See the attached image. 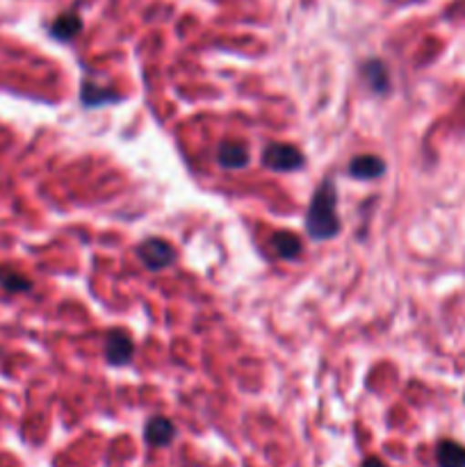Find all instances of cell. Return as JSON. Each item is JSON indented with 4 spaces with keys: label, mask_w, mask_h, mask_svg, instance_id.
I'll list each match as a JSON object with an SVG mask.
<instances>
[{
    "label": "cell",
    "mask_w": 465,
    "mask_h": 467,
    "mask_svg": "<svg viewBox=\"0 0 465 467\" xmlns=\"http://www.w3.org/2000/svg\"><path fill=\"white\" fill-rule=\"evenodd\" d=\"M337 192L331 181H324L317 187L305 214V231L313 240H331L340 233V219L336 214Z\"/></svg>",
    "instance_id": "obj_1"
},
{
    "label": "cell",
    "mask_w": 465,
    "mask_h": 467,
    "mask_svg": "<svg viewBox=\"0 0 465 467\" xmlns=\"http://www.w3.org/2000/svg\"><path fill=\"white\" fill-rule=\"evenodd\" d=\"M137 255L150 272H162V269L171 267L176 263V249L169 242L158 240V237H149V240L141 242L137 246Z\"/></svg>",
    "instance_id": "obj_2"
},
{
    "label": "cell",
    "mask_w": 465,
    "mask_h": 467,
    "mask_svg": "<svg viewBox=\"0 0 465 467\" xmlns=\"http://www.w3.org/2000/svg\"><path fill=\"white\" fill-rule=\"evenodd\" d=\"M304 153L292 144H269L263 150V164L272 171H296L304 167Z\"/></svg>",
    "instance_id": "obj_3"
},
{
    "label": "cell",
    "mask_w": 465,
    "mask_h": 467,
    "mask_svg": "<svg viewBox=\"0 0 465 467\" xmlns=\"http://www.w3.org/2000/svg\"><path fill=\"white\" fill-rule=\"evenodd\" d=\"M132 354H135V347L128 333L112 328V331L105 333V358L109 365H126L130 363Z\"/></svg>",
    "instance_id": "obj_4"
},
{
    "label": "cell",
    "mask_w": 465,
    "mask_h": 467,
    "mask_svg": "<svg viewBox=\"0 0 465 467\" xmlns=\"http://www.w3.org/2000/svg\"><path fill=\"white\" fill-rule=\"evenodd\" d=\"M144 438L149 445L167 447L171 445L173 438H176V427H173L167 418H150L149 422H146Z\"/></svg>",
    "instance_id": "obj_5"
},
{
    "label": "cell",
    "mask_w": 465,
    "mask_h": 467,
    "mask_svg": "<svg viewBox=\"0 0 465 467\" xmlns=\"http://www.w3.org/2000/svg\"><path fill=\"white\" fill-rule=\"evenodd\" d=\"M383 171H386V164L377 155H358L349 164V173L360 181H372V178L383 176Z\"/></svg>",
    "instance_id": "obj_6"
},
{
    "label": "cell",
    "mask_w": 465,
    "mask_h": 467,
    "mask_svg": "<svg viewBox=\"0 0 465 467\" xmlns=\"http://www.w3.org/2000/svg\"><path fill=\"white\" fill-rule=\"evenodd\" d=\"M82 18L76 12H64L50 23V35L57 41H71L73 36L80 35Z\"/></svg>",
    "instance_id": "obj_7"
},
{
    "label": "cell",
    "mask_w": 465,
    "mask_h": 467,
    "mask_svg": "<svg viewBox=\"0 0 465 467\" xmlns=\"http://www.w3.org/2000/svg\"><path fill=\"white\" fill-rule=\"evenodd\" d=\"M217 162L223 169H244L249 164V150L242 144H232V141H223L217 149Z\"/></svg>",
    "instance_id": "obj_8"
},
{
    "label": "cell",
    "mask_w": 465,
    "mask_h": 467,
    "mask_svg": "<svg viewBox=\"0 0 465 467\" xmlns=\"http://www.w3.org/2000/svg\"><path fill=\"white\" fill-rule=\"evenodd\" d=\"M360 73H363L365 82H367V85L372 87V91H377V94H386L388 87H390V78H388L386 64L378 62V59H369V62H365L363 68H360Z\"/></svg>",
    "instance_id": "obj_9"
},
{
    "label": "cell",
    "mask_w": 465,
    "mask_h": 467,
    "mask_svg": "<svg viewBox=\"0 0 465 467\" xmlns=\"http://www.w3.org/2000/svg\"><path fill=\"white\" fill-rule=\"evenodd\" d=\"M438 467H465V447L454 441H442L436 447Z\"/></svg>",
    "instance_id": "obj_10"
},
{
    "label": "cell",
    "mask_w": 465,
    "mask_h": 467,
    "mask_svg": "<svg viewBox=\"0 0 465 467\" xmlns=\"http://www.w3.org/2000/svg\"><path fill=\"white\" fill-rule=\"evenodd\" d=\"M272 249L276 251L281 258H296V255L301 254V240L294 233L278 231L276 235L272 237Z\"/></svg>",
    "instance_id": "obj_11"
},
{
    "label": "cell",
    "mask_w": 465,
    "mask_h": 467,
    "mask_svg": "<svg viewBox=\"0 0 465 467\" xmlns=\"http://www.w3.org/2000/svg\"><path fill=\"white\" fill-rule=\"evenodd\" d=\"M121 100V96L114 94V91H108V89H100V87L91 85V82L85 80V85H82V103L87 105V108H96V105H103V103H119Z\"/></svg>",
    "instance_id": "obj_12"
},
{
    "label": "cell",
    "mask_w": 465,
    "mask_h": 467,
    "mask_svg": "<svg viewBox=\"0 0 465 467\" xmlns=\"http://www.w3.org/2000/svg\"><path fill=\"white\" fill-rule=\"evenodd\" d=\"M0 285L7 292H27L32 287V283L26 276H21V274L12 272V269L0 267Z\"/></svg>",
    "instance_id": "obj_13"
},
{
    "label": "cell",
    "mask_w": 465,
    "mask_h": 467,
    "mask_svg": "<svg viewBox=\"0 0 465 467\" xmlns=\"http://www.w3.org/2000/svg\"><path fill=\"white\" fill-rule=\"evenodd\" d=\"M360 467H388L381 459H367Z\"/></svg>",
    "instance_id": "obj_14"
}]
</instances>
